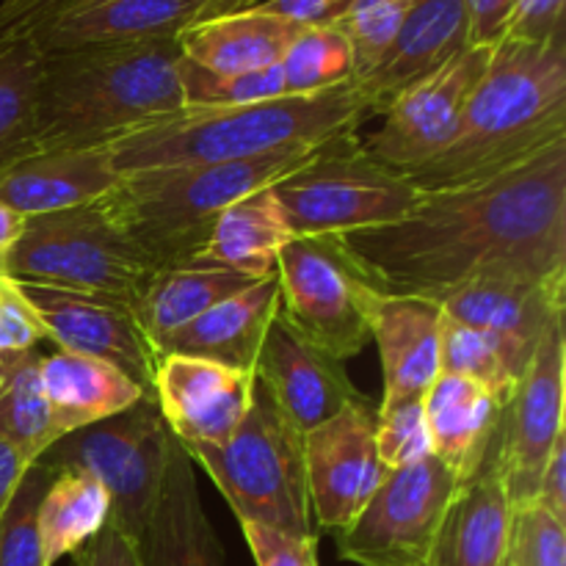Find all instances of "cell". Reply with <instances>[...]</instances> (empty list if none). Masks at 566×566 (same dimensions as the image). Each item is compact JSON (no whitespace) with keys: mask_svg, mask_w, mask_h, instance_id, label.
<instances>
[{"mask_svg":"<svg viewBox=\"0 0 566 566\" xmlns=\"http://www.w3.org/2000/svg\"><path fill=\"white\" fill-rule=\"evenodd\" d=\"M171 440L155 396H147L114 418L61 437L39 462L53 473L92 475L108 492V525L138 542L169 468Z\"/></svg>","mask_w":566,"mask_h":566,"instance_id":"obj_9","label":"cell"},{"mask_svg":"<svg viewBox=\"0 0 566 566\" xmlns=\"http://www.w3.org/2000/svg\"><path fill=\"white\" fill-rule=\"evenodd\" d=\"M280 313L337 363L370 343L376 285L340 238H293L276 254Z\"/></svg>","mask_w":566,"mask_h":566,"instance_id":"obj_10","label":"cell"},{"mask_svg":"<svg viewBox=\"0 0 566 566\" xmlns=\"http://www.w3.org/2000/svg\"><path fill=\"white\" fill-rule=\"evenodd\" d=\"M490 55L492 48L468 44L446 66L398 94L381 114L379 130L363 142L365 153L398 175H412L434 160L457 136Z\"/></svg>","mask_w":566,"mask_h":566,"instance_id":"obj_13","label":"cell"},{"mask_svg":"<svg viewBox=\"0 0 566 566\" xmlns=\"http://www.w3.org/2000/svg\"><path fill=\"white\" fill-rule=\"evenodd\" d=\"M22 227H25V219L0 202V274H9V258L20 241Z\"/></svg>","mask_w":566,"mask_h":566,"instance_id":"obj_49","label":"cell"},{"mask_svg":"<svg viewBox=\"0 0 566 566\" xmlns=\"http://www.w3.org/2000/svg\"><path fill=\"white\" fill-rule=\"evenodd\" d=\"M39 368L59 440L83 426L114 418L147 398V392L119 368L83 354L53 352L42 357Z\"/></svg>","mask_w":566,"mask_h":566,"instance_id":"obj_28","label":"cell"},{"mask_svg":"<svg viewBox=\"0 0 566 566\" xmlns=\"http://www.w3.org/2000/svg\"><path fill=\"white\" fill-rule=\"evenodd\" d=\"M254 282H258L254 276L232 271L227 265L208 263V260H186V263L164 265L155 271L142 298L133 307L149 346H153L155 359H158V348L166 337L208 313L213 304L224 302L227 296L254 285Z\"/></svg>","mask_w":566,"mask_h":566,"instance_id":"obj_29","label":"cell"},{"mask_svg":"<svg viewBox=\"0 0 566 566\" xmlns=\"http://www.w3.org/2000/svg\"><path fill=\"white\" fill-rule=\"evenodd\" d=\"M370 119L354 83L321 94H285L249 105L186 108L105 144L119 175L224 164L280 149L313 147Z\"/></svg>","mask_w":566,"mask_h":566,"instance_id":"obj_3","label":"cell"},{"mask_svg":"<svg viewBox=\"0 0 566 566\" xmlns=\"http://www.w3.org/2000/svg\"><path fill=\"white\" fill-rule=\"evenodd\" d=\"M357 0H260L254 9L293 22L298 28L340 25Z\"/></svg>","mask_w":566,"mask_h":566,"instance_id":"obj_44","label":"cell"},{"mask_svg":"<svg viewBox=\"0 0 566 566\" xmlns=\"http://www.w3.org/2000/svg\"><path fill=\"white\" fill-rule=\"evenodd\" d=\"M44 53L28 36H0V169L36 153Z\"/></svg>","mask_w":566,"mask_h":566,"instance_id":"obj_32","label":"cell"},{"mask_svg":"<svg viewBox=\"0 0 566 566\" xmlns=\"http://www.w3.org/2000/svg\"><path fill=\"white\" fill-rule=\"evenodd\" d=\"M276 310H280V280L276 271H271L269 276L213 304L208 313L166 337L158 348V357L186 354L252 374L260 343Z\"/></svg>","mask_w":566,"mask_h":566,"instance_id":"obj_24","label":"cell"},{"mask_svg":"<svg viewBox=\"0 0 566 566\" xmlns=\"http://www.w3.org/2000/svg\"><path fill=\"white\" fill-rule=\"evenodd\" d=\"M501 412V401L486 387L462 376L440 374L423 396L431 457L451 470L459 486L484 468Z\"/></svg>","mask_w":566,"mask_h":566,"instance_id":"obj_25","label":"cell"},{"mask_svg":"<svg viewBox=\"0 0 566 566\" xmlns=\"http://www.w3.org/2000/svg\"><path fill=\"white\" fill-rule=\"evenodd\" d=\"M566 142V36L547 44L503 39L470 94L453 142L407 175L420 193L501 177Z\"/></svg>","mask_w":566,"mask_h":566,"instance_id":"obj_2","label":"cell"},{"mask_svg":"<svg viewBox=\"0 0 566 566\" xmlns=\"http://www.w3.org/2000/svg\"><path fill=\"white\" fill-rule=\"evenodd\" d=\"M468 44L462 0H415L381 59L352 83L368 114L381 116L398 94L446 66Z\"/></svg>","mask_w":566,"mask_h":566,"instance_id":"obj_20","label":"cell"},{"mask_svg":"<svg viewBox=\"0 0 566 566\" xmlns=\"http://www.w3.org/2000/svg\"><path fill=\"white\" fill-rule=\"evenodd\" d=\"M468 14V42L473 48H495L506 33L512 0H462Z\"/></svg>","mask_w":566,"mask_h":566,"instance_id":"obj_46","label":"cell"},{"mask_svg":"<svg viewBox=\"0 0 566 566\" xmlns=\"http://www.w3.org/2000/svg\"><path fill=\"white\" fill-rule=\"evenodd\" d=\"M180 61L177 39L44 53L36 153L105 147L186 108Z\"/></svg>","mask_w":566,"mask_h":566,"instance_id":"obj_4","label":"cell"},{"mask_svg":"<svg viewBox=\"0 0 566 566\" xmlns=\"http://www.w3.org/2000/svg\"><path fill=\"white\" fill-rule=\"evenodd\" d=\"M243 539L258 566H318V539L293 536L258 523H241Z\"/></svg>","mask_w":566,"mask_h":566,"instance_id":"obj_42","label":"cell"},{"mask_svg":"<svg viewBox=\"0 0 566 566\" xmlns=\"http://www.w3.org/2000/svg\"><path fill=\"white\" fill-rule=\"evenodd\" d=\"M376 451L387 470H403L431 457L423 401L376 409Z\"/></svg>","mask_w":566,"mask_h":566,"instance_id":"obj_40","label":"cell"},{"mask_svg":"<svg viewBox=\"0 0 566 566\" xmlns=\"http://www.w3.org/2000/svg\"><path fill=\"white\" fill-rule=\"evenodd\" d=\"M119 177L108 147L42 149L0 169V202L33 219L99 202Z\"/></svg>","mask_w":566,"mask_h":566,"instance_id":"obj_22","label":"cell"},{"mask_svg":"<svg viewBox=\"0 0 566 566\" xmlns=\"http://www.w3.org/2000/svg\"><path fill=\"white\" fill-rule=\"evenodd\" d=\"M249 0H88L81 9L31 33L42 53L177 39L193 22L247 9Z\"/></svg>","mask_w":566,"mask_h":566,"instance_id":"obj_19","label":"cell"},{"mask_svg":"<svg viewBox=\"0 0 566 566\" xmlns=\"http://www.w3.org/2000/svg\"><path fill=\"white\" fill-rule=\"evenodd\" d=\"M111 501L103 484L92 475L55 470L39 503V534H42L44 564L75 556L88 539L108 525Z\"/></svg>","mask_w":566,"mask_h":566,"instance_id":"obj_31","label":"cell"},{"mask_svg":"<svg viewBox=\"0 0 566 566\" xmlns=\"http://www.w3.org/2000/svg\"><path fill=\"white\" fill-rule=\"evenodd\" d=\"M437 304L453 321L481 332L520 379L547 332L564 321L566 276L545 280L514 269L484 271Z\"/></svg>","mask_w":566,"mask_h":566,"instance_id":"obj_14","label":"cell"},{"mask_svg":"<svg viewBox=\"0 0 566 566\" xmlns=\"http://www.w3.org/2000/svg\"><path fill=\"white\" fill-rule=\"evenodd\" d=\"M440 324L442 307L431 298L385 293L376 287L370 302V340L381 359V403L423 401L440 376Z\"/></svg>","mask_w":566,"mask_h":566,"instance_id":"obj_21","label":"cell"},{"mask_svg":"<svg viewBox=\"0 0 566 566\" xmlns=\"http://www.w3.org/2000/svg\"><path fill=\"white\" fill-rule=\"evenodd\" d=\"M566 324L558 321L531 357L503 407L490 459L512 506L536 501L542 470L564 431Z\"/></svg>","mask_w":566,"mask_h":566,"instance_id":"obj_12","label":"cell"},{"mask_svg":"<svg viewBox=\"0 0 566 566\" xmlns=\"http://www.w3.org/2000/svg\"><path fill=\"white\" fill-rule=\"evenodd\" d=\"M310 514L329 534L357 520L390 470L376 451V407L363 403L304 434Z\"/></svg>","mask_w":566,"mask_h":566,"instance_id":"obj_15","label":"cell"},{"mask_svg":"<svg viewBox=\"0 0 566 566\" xmlns=\"http://www.w3.org/2000/svg\"><path fill=\"white\" fill-rule=\"evenodd\" d=\"M50 479L53 470L48 464H31L0 514V566H48L39 534V503Z\"/></svg>","mask_w":566,"mask_h":566,"instance_id":"obj_36","label":"cell"},{"mask_svg":"<svg viewBox=\"0 0 566 566\" xmlns=\"http://www.w3.org/2000/svg\"><path fill=\"white\" fill-rule=\"evenodd\" d=\"M188 457L210 475L238 523L315 536L304 473V434L282 418L258 381L241 426L219 446L191 448Z\"/></svg>","mask_w":566,"mask_h":566,"instance_id":"obj_6","label":"cell"},{"mask_svg":"<svg viewBox=\"0 0 566 566\" xmlns=\"http://www.w3.org/2000/svg\"><path fill=\"white\" fill-rule=\"evenodd\" d=\"M180 88L182 103L193 108H221V105H249L263 99L285 97V81H282L280 64L258 72H210L197 64L180 61Z\"/></svg>","mask_w":566,"mask_h":566,"instance_id":"obj_37","label":"cell"},{"mask_svg":"<svg viewBox=\"0 0 566 566\" xmlns=\"http://www.w3.org/2000/svg\"><path fill=\"white\" fill-rule=\"evenodd\" d=\"M315 147L318 144L224 164L133 171L122 175L99 205L158 269L186 263L197 258L216 219L230 205L296 171Z\"/></svg>","mask_w":566,"mask_h":566,"instance_id":"obj_5","label":"cell"},{"mask_svg":"<svg viewBox=\"0 0 566 566\" xmlns=\"http://www.w3.org/2000/svg\"><path fill=\"white\" fill-rule=\"evenodd\" d=\"M287 94H321L354 81L357 61L340 25L302 28L280 61Z\"/></svg>","mask_w":566,"mask_h":566,"instance_id":"obj_34","label":"cell"},{"mask_svg":"<svg viewBox=\"0 0 566 566\" xmlns=\"http://www.w3.org/2000/svg\"><path fill=\"white\" fill-rule=\"evenodd\" d=\"M20 285L42 315L48 337L59 346V352L103 359L130 376L147 396H153L158 359L133 313V304L97 293L31 285V282Z\"/></svg>","mask_w":566,"mask_h":566,"instance_id":"obj_17","label":"cell"},{"mask_svg":"<svg viewBox=\"0 0 566 566\" xmlns=\"http://www.w3.org/2000/svg\"><path fill=\"white\" fill-rule=\"evenodd\" d=\"M193 468L186 448L171 440L169 468L138 539L144 566H224V551L199 497Z\"/></svg>","mask_w":566,"mask_h":566,"instance_id":"obj_23","label":"cell"},{"mask_svg":"<svg viewBox=\"0 0 566 566\" xmlns=\"http://www.w3.org/2000/svg\"><path fill=\"white\" fill-rule=\"evenodd\" d=\"M48 337L42 315L36 313L20 282L0 274V357L25 354Z\"/></svg>","mask_w":566,"mask_h":566,"instance_id":"obj_41","label":"cell"},{"mask_svg":"<svg viewBox=\"0 0 566 566\" xmlns=\"http://www.w3.org/2000/svg\"><path fill=\"white\" fill-rule=\"evenodd\" d=\"M39 363L42 357L36 352L0 357V440L17 448L31 464L59 442Z\"/></svg>","mask_w":566,"mask_h":566,"instance_id":"obj_33","label":"cell"},{"mask_svg":"<svg viewBox=\"0 0 566 566\" xmlns=\"http://www.w3.org/2000/svg\"><path fill=\"white\" fill-rule=\"evenodd\" d=\"M412 3L415 0H357L354 3L346 20L340 22V31L352 42L354 61H357L354 81L381 59Z\"/></svg>","mask_w":566,"mask_h":566,"instance_id":"obj_39","label":"cell"},{"mask_svg":"<svg viewBox=\"0 0 566 566\" xmlns=\"http://www.w3.org/2000/svg\"><path fill=\"white\" fill-rule=\"evenodd\" d=\"M512 509L506 486L486 457L484 468L453 495L429 566H506Z\"/></svg>","mask_w":566,"mask_h":566,"instance_id":"obj_26","label":"cell"},{"mask_svg":"<svg viewBox=\"0 0 566 566\" xmlns=\"http://www.w3.org/2000/svg\"><path fill=\"white\" fill-rule=\"evenodd\" d=\"M536 503H542L556 517L566 520V434L553 446L551 457H547V464L539 479V492H536Z\"/></svg>","mask_w":566,"mask_h":566,"instance_id":"obj_47","label":"cell"},{"mask_svg":"<svg viewBox=\"0 0 566 566\" xmlns=\"http://www.w3.org/2000/svg\"><path fill=\"white\" fill-rule=\"evenodd\" d=\"M566 0H512L503 39L525 44H547L564 33Z\"/></svg>","mask_w":566,"mask_h":566,"instance_id":"obj_43","label":"cell"},{"mask_svg":"<svg viewBox=\"0 0 566 566\" xmlns=\"http://www.w3.org/2000/svg\"><path fill=\"white\" fill-rule=\"evenodd\" d=\"M252 392L254 374L213 359L164 354L155 363V403L186 451L224 442L241 426Z\"/></svg>","mask_w":566,"mask_h":566,"instance_id":"obj_18","label":"cell"},{"mask_svg":"<svg viewBox=\"0 0 566 566\" xmlns=\"http://www.w3.org/2000/svg\"><path fill=\"white\" fill-rule=\"evenodd\" d=\"M340 243L379 291L431 302L495 269L566 276V142L486 182L423 193L403 219Z\"/></svg>","mask_w":566,"mask_h":566,"instance_id":"obj_1","label":"cell"},{"mask_svg":"<svg viewBox=\"0 0 566 566\" xmlns=\"http://www.w3.org/2000/svg\"><path fill=\"white\" fill-rule=\"evenodd\" d=\"M298 31L293 22L247 6L193 22L177 36V48L188 64L238 75L280 64Z\"/></svg>","mask_w":566,"mask_h":566,"instance_id":"obj_27","label":"cell"},{"mask_svg":"<svg viewBox=\"0 0 566 566\" xmlns=\"http://www.w3.org/2000/svg\"><path fill=\"white\" fill-rule=\"evenodd\" d=\"M72 558H75V566H144L138 542L116 531L114 525H105Z\"/></svg>","mask_w":566,"mask_h":566,"instance_id":"obj_45","label":"cell"},{"mask_svg":"<svg viewBox=\"0 0 566 566\" xmlns=\"http://www.w3.org/2000/svg\"><path fill=\"white\" fill-rule=\"evenodd\" d=\"M155 271V260L99 202L25 219L9 258V276L17 282L97 293L133 307Z\"/></svg>","mask_w":566,"mask_h":566,"instance_id":"obj_8","label":"cell"},{"mask_svg":"<svg viewBox=\"0 0 566 566\" xmlns=\"http://www.w3.org/2000/svg\"><path fill=\"white\" fill-rule=\"evenodd\" d=\"M28 468H31V462H28L17 448H11L9 442L0 440V514L9 506L11 495H14V490L20 486Z\"/></svg>","mask_w":566,"mask_h":566,"instance_id":"obj_48","label":"cell"},{"mask_svg":"<svg viewBox=\"0 0 566 566\" xmlns=\"http://www.w3.org/2000/svg\"><path fill=\"white\" fill-rule=\"evenodd\" d=\"M252 374L282 418L302 434L346 409L370 403L343 363L307 340L280 310L265 329Z\"/></svg>","mask_w":566,"mask_h":566,"instance_id":"obj_16","label":"cell"},{"mask_svg":"<svg viewBox=\"0 0 566 566\" xmlns=\"http://www.w3.org/2000/svg\"><path fill=\"white\" fill-rule=\"evenodd\" d=\"M293 238H343L403 219L423 193L407 175L363 149L357 130L337 133L310 160L271 186Z\"/></svg>","mask_w":566,"mask_h":566,"instance_id":"obj_7","label":"cell"},{"mask_svg":"<svg viewBox=\"0 0 566 566\" xmlns=\"http://www.w3.org/2000/svg\"><path fill=\"white\" fill-rule=\"evenodd\" d=\"M440 374L462 376L486 387L501 401V407H506L520 381L481 332L470 329L468 324L453 321L446 313L440 324Z\"/></svg>","mask_w":566,"mask_h":566,"instance_id":"obj_35","label":"cell"},{"mask_svg":"<svg viewBox=\"0 0 566 566\" xmlns=\"http://www.w3.org/2000/svg\"><path fill=\"white\" fill-rule=\"evenodd\" d=\"M287 241H293V232L285 213L274 191L263 188L230 205L216 219L208 241L191 260H208L263 280L276 269V254Z\"/></svg>","mask_w":566,"mask_h":566,"instance_id":"obj_30","label":"cell"},{"mask_svg":"<svg viewBox=\"0 0 566 566\" xmlns=\"http://www.w3.org/2000/svg\"><path fill=\"white\" fill-rule=\"evenodd\" d=\"M506 566H566V520L536 501L514 506Z\"/></svg>","mask_w":566,"mask_h":566,"instance_id":"obj_38","label":"cell"},{"mask_svg":"<svg viewBox=\"0 0 566 566\" xmlns=\"http://www.w3.org/2000/svg\"><path fill=\"white\" fill-rule=\"evenodd\" d=\"M457 490L459 481L434 457L392 470L357 520L335 536L337 556L357 566H429Z\"/></svg>","mask_w":566,"mask_h":566,"instance_id":"obj_11","label":"cell"}]
</instances>
